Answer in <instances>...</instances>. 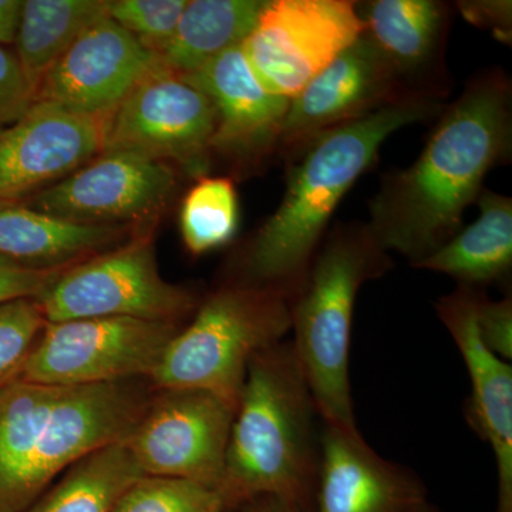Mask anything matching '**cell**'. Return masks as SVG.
I'll return each mask as SVG.
<instances>
[{
  "mask_svg": "<svg viewBox=\"0 0 512 512\" xmlns=\"http://www.w3.org/2000/svg\"><path fill=\"white\" fill-rule=\"evenodd\" d=\"M313 512H439L409 467L377 454L359 429L323 424Z\"/></svg>",
  "mask_w": 512,
  "mask_h": 512,
  "instance_id": "e0dca14e",
  "label": "cell"
},
{
  "mask_svg": "<svg viewBox=\"0 0 512 512\" xmlns=\"http://www.w3.org/2000/svg\"><path fill=\"white\" fill-rule=\"evenodd\" d=\"M46 323L35 299L0 305V383L16 376Z\"/></svg>",
  "mask_w": 512,
  "mask_h": 512,
  "instance_id": "83f0119b",
  "label": "cell"
},
{
  "mask_svg": "<svg viewBox=\"0 0 512 512\" xmlns=\"http://www.w3.org/2000/svg\"><path fill=\"white\" fill-rule=\"evenodd\" d=\"M478 289L458 286L437 302V316L456 342L471 379L466 417L490 444L497 464L498 505L512 504V367L485 348L477 330Z\"/></svg>",
  "mask_w": 512,
  "mask_h": 512,
  "instance_id": "ac0fdd59",
  "label": "cell"
},
{
  "mask_svg": "<svg viewBox=\"0 0 512 512\" xmlns=\"http://www.w3.org/2000/svg\"><path fill=\"white\" fill-rule=\"evenodd\" d=\"M511 97L500 69L477 74L441 111L419 158L384 175L367 224L384 252L416 265L460 231L487 174L511 156Z\"/></svg>",
  "mask_w": 512,
  "mask_h": 512,
  "instance_id": "6da1fadb",
  "label": "cell"
},
{
  "mask_svg": "<svg viewBox=\"0 0 512 512\" xmlns=\"http://www.w3.org/2000/svg\"><path fill=\"white\" fill-rule=\"evenodd\" d=\"M510 0H468L458 2L457 8L464 19L477 28L491 30L495 39L510 43L512 28Z\"/></svg>",
  "mask_w": 512,
  "mask_h": 512,
  "instance_id": "1f68e13d",
  "label": "cell"
},
{
  "mask_svg": "<svg viewBox=\"0 0 512 512\" xmlns=\"http://www.w3.org/2000/svg\"><path fill=\"white\" fill-rule=\"evenodd\" d=\"M22 5V0H0V45L15 43Z\"/></svg>",
  "mask_w": 512,
  "mask_h": 512,
  "instance_id": "d6a6232c",
  "label": "cell"
},
{
  "mask_svg": "<svg viewBox=\"0 0 512 512\" xmlns=\"http://www.w3.org/2000/svg\"><path fill=\"white\" fill-rule=\"evenodd\" d=\"M144 477L126 443L100 448L64 471L23 512H111L136 481Z\"/></svg>",
  "mask_w": 512,
  "mask_h": 512,
  "instance_id": "cb8c5ba5",
  "label": "cell"
},
{
  "mask_svg": "<svg viewBox=\"0 0 512 512\" xmlns=\"http://www.w3.org/2000/svg\"><path fill=\"white\" fill-rule=\"evenodd\" d=\"M363 33L356 2L269 0L241 47L262 86L291 100Z\"/></svg>",
  "mask_w": 512,
  "mask_h": 512,
  "instance_id": "8fae6325",
  "label": "cell"
},
{
  "mask_svg": "<svg viewBox=\"0 0 512 512\" xmlns=\"http://www.w3.org/2000/svg\"><path fill=\"white\" fill-rule=\"evenodd\" d=\"M106 121L35 101L0 130V202H22L69 177L103 151Z\"/></svg>",
  "mask_w": 512,
  "mask_h": 512,
  "instance_id": "2e32d148",
  "label": "cell"
},
{
  "mask_svg": "<svg viewBox=\"0 0 512 512\" xmlns=\"http://www.w3.org/2000/svg\"><path fill=\"white\" fill-rule=\"evenodd\" d=\"M111 512H227L217 488L181 478L144 476Z\"/></svg>",
  "mask_w": 512,
  "mask_h": 512,
  "instance_id": "484cf974",
  "label": "cell"
},
{
  "mask_svg": "<svg viewBox=\"0 0 512 512\" xmlns=\"http://www.w3.org/2000/svg\"><path fill=\"white\" fill-rule=\"evenodd\" d=\"M107 10L109 0H23L13 52L35 97L47 72Z\"/></svg>",
  "mask_w": 512,
  "mask_h": 512,
  "instance_id": "603a6c76",
  "label": "cell"
},
{
  "mask_svg": "<svg viewBox=\"0 0 512 512\" xmlns=\"http://www.w3.org/2000/svg\"><path fill=\"white\" fill-rule=\"evenodd\" d=\"M180 177L173 165L137 151H101L22 204L73 224L153 231L174 200Z\"/></svg>",
  "mask_w": 512,
  "mask_h": 512,
  "instance_id": "30bf717a",
  "label": "cell"
},
{
  "mask_svg": "<svg viewBox=\"0 0 512 512\" xmlns=\"http://www.w3.org/2000/svg\"><path fill=\"white\" fill-rule=\"evenodd\" d=\"M35 103L15 52L0 45V130L18 121Z\"/></svg>",
  "mask_w": 512,
  "mask_h": 512,
  "instance_id": "f1b7e54d",
  "label": "cell"
},
{
  "mask_svg": "<svg viewBox=\"0 0 512 512\" xmlns=\"http://www.w3.org/2000/svg\"><path fill=\"white\" fill-rule=\"evenodd\" d=\"M160 66L156 53L104 16L84 30L47 72L35 101L107 121L128 94Z\"/></svg>",
  "mask_w": 512,
  "mask_h": 512,
  "instance_id": "4fadbf2b",
  "label": "cell"
},
{
  "mask_svg": "<svg viewBox=\"0 0 512 512\" xmlns=\"http://www.w3.org/2000/svg\"><path fill=\"white\" fill-rule=\"evenodd\" d=\"M66 269L39 271L0 259V305L18 299H36L59 278Z\"/></svg>",
  "mask_w": 512,
  "mask_h": 512,
  "instance_id": "4dcf8cb0",
  "label": "cell"
},
{
  "mask_svg": "<svg viewBox=\"0 0 512 512\" xmlns=\"http://www.w3.org/2000/svg\"><path fill=\"white\" fill-rule=\"evenodd\" d=\"M409 96L420 94L404 90L375 43L363 33L289 100L279 154L291 160L325 131Z\"/></svg>",
  "mask_w": 512,
  "mask_h": 512,
  "instance_id": "5bb4252c",
  "label": "cell"
},
{
  "mask_svg": "<svg viewBox=\"0 0 512 512\" xmlns=\"http://www.w3.org/2000/svg\"><path fill=\"white\" fill-rule=\"evenodd\" d=\"M183 323L90 318L46 323L13 379L84 386L150 379Z\"/></svg>",
  "mask_w": 512,
  "mask_h": 512,
  "instance_id": "ba28073f",
  "label": "cell"
},
{
  "mask_svg": "<svg viewBox=\"0 0 512 512\" xmlns=\"http://www.w3.org/2000/svg\"><path fill=\"white\" fill-rule=\"evenodd\" d=\"M477 221L458 231L434 254L413 265L456 279L460 286H480L504 281L512 268V200L483 190L477 198Z\"/></svg>",
  "mask_w": 512,
  "mask_h": 512,
  "instance_id": "44dd1931",
  "label": "cell"
},
{
  "mask_svg": "<svg viewBox=\"0 0 512 512\" xmlns=\"http://www.w3.org/2000/svg\"><path fill=\"white\" fill-rule=\"evenodd\" d=\"M136 234L133 228L73 224L22 202H0V259L29 269H69Z\"/></svg>",
  "mask_w": 512,
  "mask_h": 512,
  "instance_id": "ffe728a7",
  "label": "cell"
},
{
  "mask_svg": "<svg viewBox=\"0 0 512 512\" xmlns=\"http://www.w3.org/2000/svg\"><path fill=\"white\" fill-rule=\"evenodd\" d=\"M266 6V0H188L173 37L158 56L161 66L191 76L214 57L241 46Z\"/></svg>",
  "mask_w": 512,
  "mask_h": 512,
  "instance_id": "7402d4cb",
  "label": "cell"
},
{
  "mask_svg": "<svg viewBox=\"0 0 512 512\" xmlns=\"http://www.w3.org/2000/svg\"><path fill=\"white\" fill-rule=\"evenodd\" d=\"M35 301L47 323L134 318L184 325L201 299L191 289L165 281L153 231H146L66 269Z\"/></svg>",
  "mask_w": 512,
  "mask_h": 512,
  "instance_id": "52a82bcc",
  "label": "cell"
},
{
  "mask_svg": "<svg viewBox=\"0 0 512 512\" xmlns=\"http://www.w3.org/2000/svg\"><path fill=\"white\" fill-rule=\"evenodd\" d=\"M497 512H512V505H497Z\"/></svg>",
  "mask_w": 512,
  "mask_h": 512,
  "instance_id": "e575fe53",
  "label": "cell"
},
{
  "mask_svg": "<svg viewBox=\"0 0 512 512\" xmlns=\"http://www.w3.org/2000/svg\"><path fill=\"white\" fill-rule=\"evenodd\" d=\"M239 512H301L292 504L286 503L281 498L259 497L249 503L242 505Z\"/></svg>",
  "mask_w": 512,
  "mask_h": 512,
  "instance_id": "836d02e7",
  "label": "cell"
},
{
  "mask_svg": "<svg viewBox=\"0 0 512 512\" xmlns=\"http://www.w3.org/2000/svg\"><path fill=\"white\" fill-rule=\"evenodd\" d=\"M441 99L409 96L313 138L288 160L286 191L239 256L231 282L293 298L325 239L333 212L400 128L440 116Z\"/></svg>",
  "mask_w": 512,
  "mask_h": 512,
  "instance_id": "7a4b0ae2",
  "label": "cell"
},
{
  "mask_svg": "<svg viewBox=\"0 0 512 512\" xmlns=\"http://www.w3.org/2000/svg\"><path fill=\"white\" fill-rule=\"evenodd\" d=\"M365 33L404 90L443 99L441 79L450 8L436 0H373L357 6Z\"/></svg>",
  "mask_w": 512,
  "mask_h": 512,
  "instance_id": "d6986e66",
  "label": "cell"
},
{
  "mask_svg": "<svg viewBox=\"0 0 512 512\" xmlns=\"http://www.w3.org/2000/svg\"><path fill=\"white\" fill-rule=\"evenodd\" d=\"M316 417L292 343L258 353L248 367L218 485L225 511L268 495L313 512L320 468Z\"/></svg>",
  "mask_w": 512,
  "mask_h": 512,
  "instance_id": "277c9868",
  "label": "cell"
},
{
  "mask_svg": "<svg viewBox=\"0 0 512 512\" xmlns=\"http://www.w3.org/2000/svg\"><path fill=\"white\" fill-rule=\"evenodd\" d=\"M187 79L210 97L217 111L212 160L221 158L235 174L245 175L279 156L289 99L262 86L241 46L214 57Z\"/></svg>",
  "mask_w": 512,
  "mask_h": 512,
  "instance_id": "9a60e30c",
  "label": "cell"
},
{
  "mask_svg": "<svg viewBox=\"0 0 512 512\" xmlns=\"http://www.w3.org/2000/svg\"><path fill=\"white\" fill-rule=\"evenodd\" d=\"M393 262L367 224L333 229L291 299L292 346L323 424L355 430L349 359L353 312L362 286Z\"/></svg>",
  "mask_w": 512,
  "mask_h": 512,
  "instance_id": "5b68a950",
  "label": "cell"
},
{
  "mask_svg": "<svg viewBox=\"0 0 512 512\" xmlns=\"http://www.w3.org/2000/svg\"><path fill=\"white\" fill-rule=\"evenodd\" d=\"M477 330L485 348L510 362L512 359V301H490L483 292L477 301Z\"/></svg>",
  "mask_w": 512,
  "mask_h": 512,
  "instance_id": "f546056e",
  "label": "cell"
},
{
  "mask_svg": "<svg viewBox=\"0 0 512 512\" xmlns=\"http://www.w3.org/2000/svg\"><path fill=\"white\" fill-rule=\"evenodd\" d=\"M291 332V298L275 289L227 282L202 299L150 377L154 389L211 393L237 410L248 367Z\"/></svg>",
  "mask_w": 512,
  "mask_h": 512,
  "instance_id": "8992f818",
  "label": "cell"
},
{
  "mask_svg": "<svg viewBox=\"0 0 512 512\" xmlns=\"http://www.w3.org/2000/svg\"><path fill=\"white\" fill-rule=\"evenodd\" d=\"M153 393L150 379L0 383V512L25 511L77 461L126 443Z\"/></svg>",
  "mask_w": 512,
  "mask_h": 512,
  "instance_id": "3957f363",
  "label": "cell"
},
{
  "mask_svg": "<svg viewBox=\"0 0 512 512\" xmlns=\"http://www.w3.org/2000/svg\"><path fill=\"white\" fill-rule=\"evenodd\" d=\"M234 414L202 390L154 389L126 444L144 476L181 478L218 490Z\"/></svg>",
  "mask_w": 512,
  "mask_h": 512,
  "instance_id": "7c38bea8",
  "label": "cell"
},
{
  "mask_svg": "<svg viewBox=\"0 0 512 512\" xmlns=\"http://www.w3.org/2000/svg\"><path fill=\"white\" fill-rule=\"evenodd\" d=\"M187 3L188 0H109L107 16L160 56Z\"/></svg>",
  "mask_w": 512,
  "mask_h": 512,
  "instance_id": "4316f807",
  "label": "cell"
},
{
  "mask_svg": "<svg viewBox=\"0 0 512 512\" xmlns=\"http://www.w3.org/2000/svg\"><path fill=\"white\" fill-rule=\"evenodd\" d=\"M239 225L238 194L228 177H202L185 195L180 231L185 248L198 256L225 247Z\"/></svg>",
  "mask_w": 512,
  "mask_h": 512,
  "instance_id": "d4e9b609",
  "label": "cell"
},
{
  "mask_svg": "<svg viewBox=\"0 0 512 512\" xmlns=\"http://www.w3.org/2000/svg\"><path fill=\"white\" fill-rule=\"evenodd\" d=\"M215 124L217 111L210 97L187 77L160 66L106 121L103 151H137L200 180L214 161Z\"/></svg>",
  "mask_w": 512,
  "mask_h": 512,
  "instance_id": "9c48e42d",
  "label": "cell"
}]
</instances>
